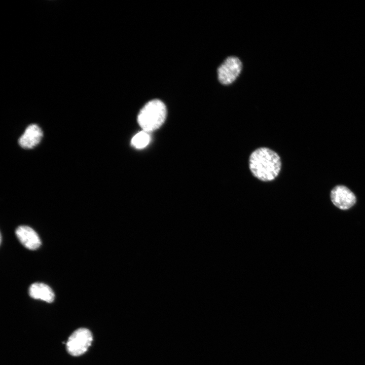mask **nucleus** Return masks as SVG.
Instances as JSON below:
<instances>
[{"instance_id":"1","label":"nucleus","mask_w":365,"mask_h":365,"mask_svg":"<svg viewBox=\"0 0 365 365\" xmlns=\"http://www.w3.org/2000/svg\"><path fill=\"white\" fill-rule=\"evenodd\" d=\"M250 168L253 174L259 179L265 181L272 180L280 170L279 158L269 149H260L251 155Z\"/></svg>"},{"instance_id":"2","label":"nucleus","mask_w":365,"mask_h":365,"mask_svg":"<svg viewBox=\"0 0 365 365\" xmlns=\"http://www.w3.org/2000/svg\"><path fill=\"white\" fill-rule=\"evenodd\" d=\"M167 115L164 103L159 99L149 101L140 111L138 123L142 130L147 132L158 129L164 122Z\"/></svg>"},{"instance_id":"3","label":"nucleus","mask_w":365,"mask_h":365,"mask_svg":"<svg viewBox=\"0 0 365 365\" xmlns=\"http://www.w3.org/2000/svg\"><path fill=\"white\" fill-rule=\"evenodd\" d=\"M92 335L91 332L85 328L75 331L69 337L66 344L68 353L72 356H80L84 353L91 345Z\"/></svg>"},{"instance_id":"4","label":"nucleus","mask_w":365,"mask_h":365,"mask_svg":"<svg viewBox=\"0 0 365 365\" xmlns=\"http://www.w3.org/2000/svg\"><path fill=\"white\" fill-rule=\"evenodd\" d=\"M242 69V63L235 56L227 58L217 68L219 82L223 85L232 83L238 77Z\"/></svg>"},{"instance_id":"5","label":"nucleus","mask_w":365,"mask_h":365,"mask_svg":"<svg viewBox=\"0 0 365 365\" xmlns=\"http://www.w3.org/2000/svg\"><path fill=\"white\" fill-rule=\"evenodd\" d=\"M331 198L333 204L342 210L351 207L356 202L354 194L344 186H337L331 191Z\"/></svg>"},{"instance_id":"6","label":"nucleus","mask_w":365,"mask_h":365,"mask_svg":"<svg viewBox=\"0 0 365 365\" xmlns=\"http://www.w3.org/2000/svg\"><path fill=\"white\" fill-rule=\"evenodd\" d=\"M15 233L21 244L28 249L36 250L41 245L38 234L30 227L20 226L16 229Z\"/></svg>"},{"instance_id":"7","label":"nucleus","mask_w":365,"mask_h":365,"mask_svg":"<svg viewBox=\"0 0 365 365\" xmlns=\"http://www.w3.org/2000/svg\"><path fill=\"white\" fill-rule=\"evenodd\" d=\"M43 133L36 124H31L25 130L18 140L19 145L26 149H32L41 142Z\"/></svg>"},{"instance_id":"8","label":"nucleus","mask_w":365,"mask_h":365,"mask_svg":"<svg viewBox=\"0 0 365 365\" xmlns=\"http://www.w3.org/2000/svg\"><path fill=\"white\" fill-rule=\"evenodd\" d=\"M29 295L34 299L41 300L47 303H52L55 298L54 293L51 288L41 282L32 283L29 288Z\"/></svg>"},{"instance_id":"9","label":"nucleus","mask_w":365,"mask_h":365,"mask_svg":"<svg viewBox=\"0 0 365 365\" xmlns=\"http://www.w3.org/2000/svg\"><path fill=\"white\" fill-rule=\"evenodd\" d=\"M151 136L149 132L143 130L135 134L131 139V144L136 149H141L149 143Z\"/></svg>"}]
</instances>
